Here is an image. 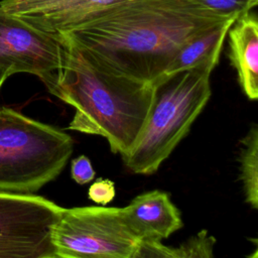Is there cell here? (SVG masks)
I'll return each instance as SVG.
<instances>
[{
    "mask_svg": "<svg viewBox=\"0 0 258 258\" xmlns=\"http://www.w3.org/2000/svg\"><path fill=\"white\" fill-rule=\"evenodd\" d=\"M224 19L190 0H129L55 38L106 70L152 84L189 38Z\"/></svg>",
    "mask_w": 258,
    "mask_h": 258,
    "instance_id": "1",
    "label": "cell"
},
{
    "mask_svg": "<svg viewBox=\"0 0 258 258\" xmlns=\"http://www.w3.org/2000/svg\"><path fill=\"white\" fill-rule=\"evenodd\" d=\"M62 44L63 64L46 89L76 109L68 129L101 135L114 153L126 155L146 121L152 84L106 70L75 46Z\"/></svg>",
    "mask_w": 258,
    "mask_h": 258,
    "instance_id": "2",
    "label": "cell"
},
{
    "mask_svg": "<svg viewBox=\"0 0 258 258\" xmlns=\"http://www.w3.org/2000/svg\"><path fill=\"white\" fill-rule=\"evenodd\" d=\"M211 71L190 69L164 75L152 83L150 109L135 144L122 156L126 166L139 174L157 171L211 97Z\"/></svg>",
    "mask_w": 258,
    "mask_h": 258,
    "instance_id": "3",
    "label": "cell"
},
{
    "mask_svg": "<svg viewBox=\"0 0 258 258\" xmlns=\"http://www.w3.org/2000/svg\"><path fill=\"white\" fill-rule=\"evenodd\" d=\"M73 148L62 130L1 107L0 192L38 190L61 172Z\"/></svg>",
    "mask_w": 258,
    "mask_h": 258,
    "instance_id": "4",
    "label": "cell"
},
{
    "mask_svg": "<svg viewBox=\"0 0 258 258\" xmlns=\"http://www.w3.org/2000/svg\"><path fill=\"white\" fill-rule=\"evenodd\" d=\"M56 258H132L139 240L120 208L63 209L52 232Z\"/></svg>",
    "mask_w": 258,
    "mask_h": 258,
    "instance_id": "5",
    "label": "cell"
},
{
    "mask_svg": "<svg viewBox=\"0 0 258 258\" xmlns=\"http://www.w3.org/2000/svg\"><path fill=\"white\" fill-rule=\"evenodd\" d=\"M63 209L39 196L0 192V258H56L52 232Z\"/></svg>",
    "mask_w": 258,
    "mask_h": 258,
    "instance_id": "6",
    "label": "cell"
},
{
    "mask_svg": "<svg viewBox=\"0 0 258 258\" xmlns=\"http://www.w3.org/2000/svg\"><path fill=\"white\" fill-rule=\"evenodd\" d=\"M64 59V45L0 7V68L11 75L27 73L48 88Z\"/></svg>",
    "mask_w": 258,
    "mask_h": 258,
    "instance_id": "7",
    "label": "cell"
},
{
    "mask_svg": "<svg viewBox=\"0 0 258 258\" xmlns=\"http://www.w3.org/2000/svg\"><path fill=\"white\" fill-rule=\"evenodd\" d=\"M129 0H1L0 7L53 37L80 27Z\"/></svg>",
    "mask_w": 258,
    "mask_h": 258,
    "instance_id": "8",
    "label": "cell"
},
{
    "mask_svg": "<svg viewBox=\"0 0 258 258\" xmlns=\"http://www.w3.org/2000/svg\"><path fill=\"white\" fill-rule=\"evenodd\" d=\"M120 210L129 230L139 241L161 242L183 226L179 210L169 195L161 190L141 194Z\"/></svg>",
    "mask_w": 258,
    "mask_h": 258,
    "instance_id": "9",
    "label": "cell"
},
{
    "mask_svg": "<svg viewBox=\"0 0 258 258\" xmlns=\"http://www.w3.org/2000/svg\"><path fill=\"white\" fill-rule=\"evenodd\" d=\"M229 58L237 72L243 93L250 100L258 98V20L248 12L235 19L228 30Z\"/></svg>",
    "mask_w": 258,
    "mask_h": 258,
    "instance_id": "10",
    "label": "cell"
},
{
    "mask_svg": "<svg viewBox=\"0 0 258 258\" xmlns=\"http://www.w3.org/2000/svg\"><path fill=\"white\" fill-rule=\"evenodd\" d=\"M235 19H224L189 38L177 51L162 76L190 69H206L212 72L219 63L224 41Z\"/></svg>",
    "mask_w": 258,
    "mask_h": 258,
    "instance_id": "11",
    "label": "cell"
},
{
    "mask_svg": "<svg viewBox=\"0 0 258 258\" xmlns=\"http://www.w3.org/2000/svg\"><path fill=\"white\" fill-rule=\"evenodd\" d=\"M216 239L207 230H201L177 247L160 241H139L132 258H214Z\"/></svg>",
    "mask_w": 258,
    "mask_h": 258,
    "instance_id": "12",
    "label": "cell"
},
{
    "mask_svg": "<svg viewBox=\"0 0 258 258\" xmlns=\"http://www.w3.org/2000/svg\"><path fill=\"white\" fill-rule=\"evenodd\" d=\"M240 151V177L243 183L245 200L253 208L258 207V127L252 125L242 139Z\"/></svg>",
    "mask_w": 258,
    "mask_h": 258,
    "instance_id": "13",
    "label": "cell"
},
{
    "mask_svg": "<svg viewBox=\"0 0 258 258\" xmlns=\"http://www.w3.org/2000/svg\"><path fill=\"white\" fill-rule=\"evenodd\" d=\"M225 18H238L250 12L258 0H190Z\"/></svg>",
    "mask_w": 258,
    "mask_h": 258,
    "instance_id": "14",
    "label": "cell"
},
{
    "mask_svg": "<svg viewBox=\"0 0 258 258\" xmlns=\"http://www.w3.org/2000/svg\"><path fill=\"white\" fill-rule=\"evenodd\" d=\"M88 197L100 205H107L115 197V184L108 178H98L89 187Z\"/></svg>",
    "mask_w": 258,
    "mask_h": 258,
    "instance_id": "15",
    "label": "cell"
},
{
    "mask_svg": "<svg viewBox=\"0 0 258 258\" xmlns=\"http://www.w3.org/2000/svg\"><path fill=\"white\" fill-rule=\"evenodd\" d=\"M95 173L92 162L87 156L80 155L72 160L71 176L77 183L85 184L90 182L94 179Z\"/></svg>",
    "mask_w": 258,
    "mask_h": 258,
    "instance_id": "16",
    "label": "cell"
},
{
    "mask_svg": "<svg viewBox=\"0 0 258 258\" xmlns=\"http://www.w3.org/2000/svg\"><path fill=\"white\" fill-rule=\"evenodd\" d=\"M10 76H11V74H10L7 70L0 68V89H1V87L3 86V84L5 83V81H6Z\"/></svg>",
    "mask_w": 258,
    "mask_h": 258,
    "instance_id": "17",
    "label": "cell"
},
{
    "mask_svg": "<svg viewBox=\"0 0 258 258\" xmlns=\"http://www.w3.org/2000/svg\"><path fill=\"white\" fill-rule=\"evenodd\" d=\"M247 258H258V250L255 249Z\"/></svg>",
    "mask_w": 258,
    "mask_h": 258,
    "instance_id": "18",
    "label": "cell"
}]
</instances>
